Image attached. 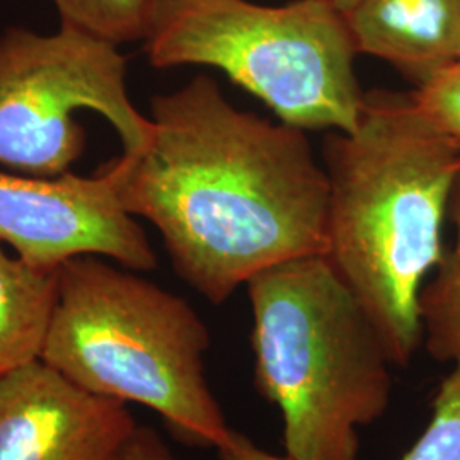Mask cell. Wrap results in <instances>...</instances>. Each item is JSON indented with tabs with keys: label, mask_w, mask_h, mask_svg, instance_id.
Masks as SVG:
<instances>
[{
	"label": "cell",
	"mask_w": 460,
	"mask_h": 460,
	"mask_svg": "<svg viewBox=\"0 0 460 460\" xmlns=\"http://www.w3.org/2000/svg\"><path fill=\"white\" fill-rule=\"evenodd\" d=\"M147 146L101 165L215 305L264 270L324 254L329 182L305 130L232 106L212 77L152 99Z\"/></svg>",
	"instance_id": "6da1fadb"
},
{
	"label": "cell",
	"mask_w": 460,
	"mask_h": 460,
	"mask_svg": "<svg viewBox=\"0 0 460 460\" xmlns=\"http://www.w3.org/2000/svg\"><path fill=\"white\" fill-rule=\"evenodd\" d=\"M324 258L362 304L394 367L420 345V294L444 258L460 147L412 93H365L353 132H329Z\"/></svg>",
	"instance_id": "7a4b0ae2"
},
{
	"label": "cell",
	"mask_w": 460,
	"mask_h": 460,
	"mask_svg": "<svg viewBox=\"0 0 460 460\" xmlns=\"http://www.w3.org/2000/svg\"><path fill=\"white\" fill-rule=\"evenodd\" d=\"M254 384L283 418L290 460H357L358 429L387 411L393 372L377 326L323 254L246 283Z\"/></svg>",
	"instance_id": "3957f363"
},
{
	"label": "cell",
	"mask_w": 460,
	"mask_h": 460,
	"mask_svg": "<svg viewBox=\"0 0 460 460\" xmlns=\"http://www.w3.org/2000/svg\"><path fill=\"white\" fill-rule=\"evenodd\" d=\"M210 331L181 296L84 254L58 268L40 360L94 394L157 412L172 437L218 448L230 429L205 374Z\"/></svg>",
	"instance_id": "277c9868"
},
{
	"label": "cell",
	"mask_w": 460,
	"mask_h": 460,
	"mask_svg": "<svg viewBox=\"0 0 460 460\" xmlns=\"http://www.w3.org/2000/svg\"><path fill=\"white\" fill-rule=\"evenodd\" d=\"M157 68L207 66L261 99L281 123L353 132L365 93L343 16L326 0H155L144 40Z\"/></svg>",
	"instance_id": "5b68a950"
},
{
	"label": "cell",
	"mask_w": 460,
	"mask_h": 460,
	"mask_svg": "<svg viewBox=\"0 0 460 460\" xmlns=\"http://www.w3.org/2000/svg\"><path fill=\"white\" fill-rule=\"evenodd\" d=\"M89 110L111 123L123 154L147 146L152 121L128 96L118 45L70 22L58 31L9 28L0 34V165L33 178H58L84 154L74 118Z\"/></svg>",
	"instance_id": "8992f818"
},
{
	"label": "cell",
	"mask_w": 460,
	"mask_h": 460,
	"mask_svg": "<svg viewBox=\"0 0 460 460\" xmlns=\"http://www.w3.org/2000/svg\"><path fill=\"white\" fill-rule=\"evenodd\" d=\"M0 244L40 270H57L84 254L150 271L157 256L147 234L127 214L110 176L33 178L0 171Z\"/></svg>",
	"instance_id": "52a82bcc"
},
{
	"label": "cell",
	"mask_w": 460,
	"mask_h": 460,
	"mask_svg": "<svg viewBox=\"0 0 460 460\" xmlns=\"http://www.w3.org/2000/svg\"><path fill=\"white\" fill-rule=\"evenodd\" d=\"M137 421L43 360L0 377V460H123Z\"/></svg>",
	"instance_id": "ba28073f"
},
{
	"label": "cell",
	"mask_w": 460,
	"mask_h": 460,
	"mask_svg": "<svg viewBox=\"0 0 460 460\" xmlns=\"http://www.w3.org/2000/svg\"><path fill=\"white\" fill-rule=\"evenodd\" d=\"M343 19L357 53L391 64L416 87L460 62V0H362Z\"/></svg>",
	"instance_id": "9c48e42d"
},
{
	"label": "cell",
	"mask_w": 460,
	"mask_h": 460,
	"mask_svg": "<svg viewBox=\"0 0 460 460\" xmlns=\"http://www.w3.org/2000/svg\"><path fill=\"white\" fill-rule=\"evenodd\" d=\"M57 281L58 268H34L0 246V377L40 360Z\"/></svg>",
	"instance_id": "30bf717a"
},
{
	"label": "cell",
	"mask_w": 460,
	"mask_h": 460,
	"mask_svg": "<svg viewBox=\"0 0 460 460\" xmlns=\"http://www.w3.org/2000/svg\"><path fill=\"white\" fill-rule=\"evenodd\" d=\"M448 214L456 241L445 251L437 275L420 294V321L428 355L440 363H460V174L456 180Z\"/></svg>",
	"instance_id": "8fae6325"
},
{
	"label": "cell",
	"mask_w": 460,
	"mask_h": 460,
	"mask_svg": "<svg viewBox=\"0 0 460 460\" xmlns=\"http://www.w3.org/2000/svg\"><path fill=\"white\" fill-rule=\"evenodd\" d=\"M60 22H70L111 43L146 40L155 0H53Z\"/></svg>",
	"instance_id": "7c38bea8"
},
{
	"label": "cell",
	"mask_w": 460,
	"mask_h": 460,
	"mask_svg": "<svg viewBox=\"0 0 460 460\" xmlns=\"http://www.w3.org/2000/svg\"><path fill=\"white\" fill-rule=\"evenodd\" d=\"M429 423L401 460H460V363L442 380Z\"/></svg>",
	"instance_id": "4fadbf2b"
},
{
	"label": "cell",
	"mask_w": 460,
	"mask_h": 460,
	"mask_svg": "<svg viewBox=\"0 0 460 460\" xmlns=\"http://www.w3.org/2000/svg\"><path fill=\"white\" fill-rule=\"evenodd\" d=\"M420 106L460 147V62L445 66L412 91Z\"/></svg>",
	"instance_id": "5bb4252c"
},
{
	"label": "cell",
	"mask_w": 460,
	"mask_h": 460,
	"mask_svg": "<svg viewBox=\"0 0 460 460\" xmlns=\"http://www.w3.org/2000/svg\"><path fill=\"white\" fill-rule=\"evenodd\" d=\"M123 460H181L164 444L161 435L150 427H137L125 448Z\"/></svg>",
	"instance_id": "9a60e30c"
},
{
	"label": "cell",
	"mask_w": 460,
	"mask_h": 460,
	"mask_svg": "<svg viewBox=\"0 0 460 460\" xmlns=\"http://www.w3.org/2000/svg\"><path fill=\"white\" fill-rule=\"evenodd\" d=\"M220 460H290L279 457L254 444L244 433L230 429L229 438L217 448Z\"/></svg>",
	"instance_id": "2e32d148"
},
{
	"label": "cell",
	"mask_w": 460,
	"mask_h": 460,
	"mask_svg": "<svg viewBox=\"0 0 460 460\" xmlns=\"http://www.w3.org/2000/svg\"><path fill=\"white\" fill-rule=\"evenodd\" d=\"M332 9H336L341 16H345L346 13H349L353 7H357L362 0H326Z\"/></svg>",
	"instance_id": "e0dca14e"
}]
</instances>
